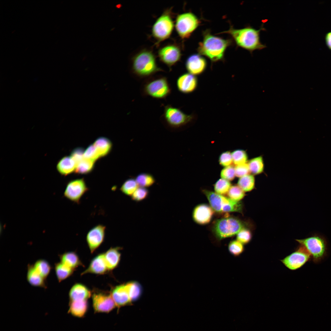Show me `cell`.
<instances>
[{
    "label": "cell",
    "mask_w": 331,
    "mask_h": 331,
    "mask_svg": "<svg viewBox=\"0 0 331 331\" xmlns=\"http://www.w3.org/2000/svg\"><path fill=\"white\" fill-rule=\"evenodd\" d=\"M163 115L167 124L173 127L185 125L194 118L193 115L187 114L179 108L170 105L165 106Z\"/></svg>",
    "instance_id": "cell-10"
},
{
    "label": "cell",
    "mask_w": 331,
    "mask_h": 331,
    "mask_svg": "<svg viewBox=\"0 0 331 331\" xmlns=\"http://www.w3.org/2000/svg\"><path fill=\"white\" fill-rule=\"evenodd\" d=\"M85 150L82 147H77L73 150L70 156L76 162L77 165L84 158Z\"/></svg>",
    "instance_id": "cell-46"
},
{
    "label": "cell",
    "mask_w": 331,
    "mask_h": 331,
    "mask_svg": "<svg viewBox=\"0 0 331 331\" xmlns=\"http://www.w3.org/2000/svg\"><path fill=\"white\" fill-rule=\"evenodd\" d=\"M126 284L131 301L138 299L142 292V287L140 284L135 281L128 282Z\"/></svg>",
    "instance_id": "cell-36"
},
{
    "label": "cell",
    "mask_w": 331,
    "mask_h": 331,
    "mask_svg": "<svg viewBox=\"0 0 331 331\" xmlns=\"http://www.w3.org/2000/svg\"><path fill=\"white\" fill-rule=\"evenodd\" d=\"M246 223L240 219L233 217H226L218 219L214 223L212 231L218 240L237 234L242 229L247 228Z\"/></svg>",
    "instance_id": "cell-4"
},
{
    "label": "cell",
    "mask_w": 331,
    "mask_h": 331,
    "mask_svg": "<svg viewBox=\"0 0 331 331\" xmlns=\"http://www.w3.org/2000/svg\"><path fill=\"white\" fill-rule=\"evenodd\" d=\"M235 176L239 178L250 173L247 162L236 166L235 167Z\"/></svg>",
    "instance_id": "cell-45"
},
{
    "label": "cell",
    "mask_w": 331,
    "mask_h": 331,
    "mask_svg": "<svg viewBox=\"0 0 331 331\" xmlns=\"http://www.w3.org/2000/svg\"><path fill=\"white\" fill-rule=\"evenodd\" d=\"M198 84L197 77L189 73L182 74L177 80V86L181 92L188 94L192 93L196 89Z\"/></svg>",
    "instance_id": "cell-16"
},
{
    "label": "cell",
    "mask_w": 331,
    "mask_h": 331,
    "mask_svg": "<svg viewBox=\"0 0 331 331\" xmlns=\"http://www.w3.org/2000/svg\"><path fill=\"white\" fill-rule=\"evenodd\" d=\"M120 247L111 248L104 253V259L108 270H112L118 265L120 258Z\"/></svg>",
    "instance_id": "cell-24"
},
{
    "label": "cell",
    "mask_w": 331,
    "mask_h": 331,
    "mask_svg": "<svg viewBox=\"0 0 331 331\" xmlns=\"http://www.w3.org/2000/svg\"><path fill=\"white\" fill-rule=\"evenodd\" d=\"M203 34V39L199 43L198 48L199 54L206 56L213 62L223 60L231 41L215 36L208 30L204 32Z\"/></svg>",
    "instance_id": "cell-2"
},
{
    "label": "cell",
    "mask_w": 331,
    "mask_h": 331,
    "mask_svg": "<svg viewBox=\"0 0 331 331\" xmlns=\"http://www.w3.org/2000/svg\"><path fill=\"white\" fill-rule=\"evenodd\" d=\"M160 60L167 65L170 69L181 59V53L178 46L169 44L161 48L158 52Z\"/></svg>",
    "instance_id": "cell-14"
},
{
    "label": "cell",
    "mask_w": 331,
    "mask_h": 331,
    "mask_svg": "<svg viewBox=\"0 0 331 331\" xmlns=\"http://www.w3.org/2000/svg\"><path fill=\"white\" fill-rule=\"evenodd\" d=\"M92 304L95 313H108L116 307L111 294L96 292L92 296Z\"/></svg>",
    "instance_id": "cell-13"
},
{
    "label": "cell",
    "mask_w": 331,
    "mask_h": 331,
    "mask_svg": "<svg viewBox=\"0 0 331 331\" xmlns=\"http://www.w3.org/2000/svg\"><path fill=\"white\" fill-rule=\"evenodd\" d=\"M296 240L307 251L315 263L321 262L327 255V243L325 239L320 235H313Z\"/></svg>",
    "instance_id": "cell-5"
},
{
    "label": "cell",
    "mask_w": 331,
    "mask_h": 331,
    "mask_svg": "<svg viewBox=\"0 0 331 331\" xmlns=\"http://www.w3.org/2000/svg\"><path fill=\"white\" fill-rule=\"evenodd\" d=\"M265 30L262 25L258 29L250 26L240 29L231 27L222 33L230 34L238 47L252 54L254 51L262 50L266 47L260 40L261 32Z\"/></svg>",
    "instance_id": "cell-1"
},
{
    "label": "cell",
    "mask_w": 331,
    "mask_h": 331,
    "mask_svg": "<svg viewBox=\"0 0 331 331\" xmlns=\"http://www.w3.org/2000/svg\"><path fill=\"white\" fill-rule=\"evenodd\" d=\"M84 158L95 162L101 158V157L96 147L93 144L89 145L85 150Z\"/></svg>",
    "instance_id": "cell-42"
},
{
    "label": "cell",
    "mask_w": 331,
    "mask_h": 331,
    "mask_svg": "<svg viewBox=\"0 0 331 331\" xmlns=\"http://www.w3.org/2000/svg\"><path fill=\"white\" fill-rule=\"evenodd\" d=\"M214 211L211 206L205 204L196 206L194 209L192 214L193 220L197 223L205 225L211 221Z\"/></svg>",
    "instance_id": "cell-18"
},
{
    "label": "cell",
    "mask_w": 331,
    "mask_h": 331,
    "mask_svg": "<svg viewBox=\"0 0 331 331\" xmlns=\"http://www.w3.org/2000/svg\"><path fill=\"white\" fill-rule=\"evenodd\" d=\"M36 270L45 280L49 275L51 267L46 260L40 259L37 260L33 264Z\"/></svg>",
    "instance_id": "cell-31"
},
{
    "label": "cell",
    "mask_w": 331,
    "mask_h": 331,
    "mask_svg": "<svg viewBox=\"0 0 331 331\" xmlns=\"http://www.w3.org/2000/svg\"><path fill=\"white\" fill-rule=\"evenodd\" d=\"M227 195L229 198L236 201H240L245 195V192L238 185L231 186Z\"/></svg>",
    "instance_id": "cell-38"
},
{
    "label": "cell",
    "mask_w": 331,
    "mask_h": 331,
    "mask_svg": "<svg viewBox=\"0 0 331 331\" xmlns=\"http://www.w3.org/2000/svg\"><path fill=\"white\" fill-rule=\"evenodd\" d=\"M89 190L83 178L76 179L67 184L64 196L70 200L79 204L82 197Z\"/></svg>",
    "instance_id": "cell-11"
},
{
    "label": "cell",
    "mask_w": 331,
    "mask_h": 331,
    "mask_svg": "<svg viewBox=\"0 0 331 331\" xmlns=\"http://www.w3.org/2000/svg\"><path fill=\"white\" fill-rule=\"evenodd\" d=\"M93 145L96 147L101 157L106 156L110 152L112 143L107 138L100 137L95 141Z\"/></svg>",
    "instance_id": "cell-27"
},
{
    "label": "cell",
    "mask_w": 331,
    "mask_h": 331,
    "mask_svg": "<svg viewBox=\"0 0 331 331\" xmlns=\"http://www.w3.org/2000/svg\"><path fill=\"white\" fill-rule=\"evenodd\" d=\"M200 21L194 13L186 12L178 15L176 18L175 28L182 39L188 38L200 25Z\"/></svg>",
    "instance_id": "cell-8"
},
{
    "label": "cell",
    "mask_w": 331,
    "mask_h": 331,
    "mask_svg": "<svg viewBox=\"0 0 331 331\" xmlns=\"http://www.w3.org/2000/svg\"><path fill=\"white\" fill-rule=\"evenodd\" d=\"M106 229L105 226L99 224L92 228L87 232L86 239L91 253H93L103 242Z\"/></svg>",
    "instance_id": "cell-15"
},
{
    "label": "cell",
    "mask_w": 331,
    "mask_h": 331,
    "mask_svg": "<svg viewBox=\"0 0 331 331\" xmlns=\"http://www.w3.org/2000/svg\"><path fill=\"white\" fill-rule=\"evenodd\" d=\"M233 163L236 166L246 163L248 157L246 152L242 150H236L232 153Z\"/></svg>",
    "instance_id": "cell-37"
},
{
    "label": "cell",
    "mask_w": 331,
    "mask_h": 331,
    "mask_svg": "<svg viewBox=\"0 0 331 331\" xmlns=\"http://www.w3.org/2000/svg\"><path fill=\"white\" fill-rule=\"evenodd\" d=\"M138 185L135 179L131 178L126 180L121 185L120 190L124 194L131 196L138 188Z\"/></svg>",
    "instance_id": "cell-34"
},
{
    "label": "cell",
    "mask_w": 331,
    "mask_h": 331,
    "mask_svg": "<svg viewBox=\"0 0 331 331\" xmlns=\"http://www.w3.org/2000/svg\"><path fill=\"white\" fill-rule=\"evenodd\" d=\"M143 92L147 96L157 99L166 98L171 89L167 78L160 77L148 81L143 86Z\"/></svg>",
    "instance_id": "cell-9"
},
{
    "label": "cell",
    "mask_w": 331,
    "mask_h": 331,
    "mask_svg": "<svg viewBox=\"0 0 331 331\" xmlns=\"http://www.w3.org/2000/svg\"><path fill=\"white\" fill-rule=\"evenodd\" d=\"M77 164L70 156L63 158L58 162L57 169L62 175L67 176L75 172Z\"/></svg>",
    "instance_id": "cell-25"
},
{
    "label": "cell",
    "mask_w": 331,
    "mask_h": 331,
    "mask_svg": "<svg viewBox=\"0 0 331 331\" xmlns=\"http://www.w3.org/2000/svg\"><path fill=\"white\" fill-rule=\"evenodd\" d=\"M149 193V191L146 188L140 187L138 188L131 196V199L134 201L140 202L147 198Z\"/></svg>",
    "instance_id": "cell-40"
},
{
    "label": "cell",
    "mask_w": 331,
    "mask_h": 331,
    "mask_svg": "<svg viewBox=\"0 0 331 331\" xmlns=\"http://www.w3.org/2000/svg\"><path fill=\"white\" fill-rule=\"evenodd\" d=\"M185 64L188 73L196 76L200 74L205 71L207 63L205 59L201 55L194 54L188 58Z\"/></svg>",
    "instance_id": "cell-17"
},
{
    "label": "cell",
    "mask_w": 331,
    "mask_h": 331,
    "mask_svg": "<svg viewBox=\"0 0 331 331\" xmlns=\"http://www.w3.org/2000/svg\"><path fill=\"white\" fill-rule=\"evenodd\" d=\"M55 270L57 279L59 282H60L70 276L74 270L60 262L55 264Z\"/></svg>",
    "instance_id": "cell-29"
},
{
    "label": "cell",
    "mask_w": 331,
    "mask_h": 331,
    "mask_svg": "<svg viewBox=\"0 0 331 331\" xmlns=\"http://www.w3.org/2000/svg\"><path fill=\"white\" fill-rule=\"evenodd\" d=\"M211 207L217 212H236L242 213V204L229 198L207 190L203 191Z\"/></svg>",
    "instance_id": "cell-6"
},
{
    "label": "cell",
    "mask_w": 331,
    "mask_h": 331,
    "mask_svg": "<svg viewBox=\"0 0 331 331\" xmlns=\"http://www.w3.org/2000/svg\"><path fill=\"white\" fill-rule=\"evenodd\" d=\"M135 180L139 186L145 188L151 186L155 181L152 175L146 173L139 174L136 177Z\"/></svg>",
    "instance_id": "cell-33"
},
{
    "label": "cell",
    "mask_w": 331,
    "mask_h": 331,
    "mask_svg": "<svg viewBox=\"0 0 331 331\" xmlns=\"http://www.w3.org/2000/svg\"><path fill=\"white\" fill-rule=\"evenodd\" d=\"M252 238V233L250 230L247 228L242 229L237 234V240L243 245L249 243Z\"/></svg>",
    "instance_id": "cell-41"
},
{
    "label": "cell",
    "mask_w": 331,
    "mask_h": 331,
    "mask_svg": "<svg viewBox=\"0 0 331 331\" xmlns=\"http://www.w3.org/2000/svg\"><path fill=\"white\" fill-rule=\"evenodd\" d=\"M250 173L253 175L261 173L264 169L263 157L259 156L251 159L247 162Z\"/></svg>",
    "instance_id": "cell-28"
},
{
    "label": "cell",
    "mask_w": 331,
    "mask_h": 331,
    "mask_svg": "<svg viewBox=\"0 0 331 331\" xmlns=\"http://www.w3.org/2000/svg\"><path fill=\"white\" fill-rule=\"evenodd\" d=\"M311 259L310 254L300 245L295 252L280 261L289 269L295 270L301 268Z\"/></svg>",
    "instance_id": "cell-12"
},
{
    "label": "cell",
    "mask_w": 331,
    "mask_h": 331,
    "mask_svg": "<svg viewBox=\"0 0 331 331\" xmlns=\"http://www.w3.org/2000/svg\"><path fill=\"white\" fill-rule=\"evenodd\" d=\"M69 306L68 313L78 318L85 316L89 306L87 300L69 301Z\"/></svg>",
    "instance_id": "cell-23"
},
{
    "label": "cell",
    "mask_w": 331,
    "mask_h": 331,
    "mask_svg": "<svg viewBox=\"0 0 331 331\" xmlns=\"http://www.w3.org/2000/svg\"><path fill=\"white\" fill-rule=\"evenodd\" d=\"M111 294L118 308L130 304L131 302L126 283L116 287Z\"/></svg>",
    "instance_id": "cell-19"
},
{
    "label": "cell",
    "mask_w": 331,
    "mask_h": 331,
    "mask_svg": "<svg viewBox=\"0 0 331 331\" xmlns=\"http://www.w3.org/2000/svg\"><path fill=\"white\" fill-rule=\"evenodd\" d=\"M91 295V292L87 288L79 283L74 285L69 293L70 301L87 300Z\"/></svg>",
    "instance_id": "cell-21"
},
{
    "label": "cell",
    "mask_w": 331,
    "mask_h": 331,
    "mask_svg": "<svg viewBox=\"0 0 331 331\" xmlns=\"http://www.w3.org/2000/svg\"><path fill=\"white\" fill-rule=\"evenodd\" d=\"M325 41L327 46L331 50V32H328L326 34Z\"/></svg>",
    "instance_id": "cell-47"
},
{
    "label": "cell",
    "mask_w": 331,
    "mask_h": 331,
    "mask_svg": "<svg viewBox=\"0 0 331 331\" xmlns=\"http://www.w3.org/2000/svg\"><path fill=\"white\" fill-rule=\"evenodd\" d=\"M59 257L61 262L73 270L82 265L78 256L74 252L65 253L59 255Z\"/></svg>",
    "instance_id": "cell-26"
},
{
    "label": "cell",
    "mask_w": 331,
    "mask_h": 331,
    "mask_svg": "<svg viewBox=\"0 0 331 331\" xmlns=\"http://www.w3.org/2000/svg\"><path fill=\"white\" fill-rule=\"evenodd\" d=\"M220 176L222 178L228 181L233 180L236 176L235 167L231 166L225 167L221 171Z\"/></svg>",
    "instance_id": "cell-43"
},
{
    "label": "cell",
    "mask_w": 331,
    "mask_h": 331,
    "mask_svg": "<svg viewBox=\"0 0 331 331\" xmlns=\"http://www.w3.org/2000/svg\"><path fill=\"white\" fill-rule=\"evenodd\" d=\"M26 278L28 282L32 286L46 288V280L36 270L33 264H28Z\"/></svg>",
    "instance_id": "cell-22"
},
{
    "label": "cell",
    "mask_w": 331,
    "mask_h": 331,
    "mask_svg": "<svg viewBox=\"0 0 331 331\" xmlns=\"http://www.w3.org/2000/svg\"><path fill=\"white\" fill-rule=\"evenodd\" d=\"M231 184L229 181L223 178L218 180L214 185L215 192L220 195L227 194Z\"/></svg>",
    "instance_id": "cell-35"
},
{
    "label": "cell",
    "mask_w": 331,
    "mask_h": 331,
    "mask_svg": "<svg viewBox=\"0 0 331 331\" xmlns=\"http://www.w3.org/2000/svg\"><path fill=\"white\" fill-rule=\"evenodd\" d=\"M108 270L104 253H102L98 255L92 260L88 268L82 274L87 273L102 274Z\"/></svg>",
    "instance_id": "cell-20"
},
{
    "label": "cell",
    "mask_w": 331,
    "mask_h": 331,
    "mask_svg": "<svg viewBox=\"0 0 331 331\" xmlns=\"http://www.w3.org/2000/svg\"><path fill=\"white\" fill-rule=\"evenodd\" d=\"M131 69L133 73L140 78H146L163 70L157 65L155 57L149 50L144 49L132 58Z\"/></svg>",
    "instance_id": "cell-3"
},
{
    "label": "cell",
    "mask_w": 331,
    "mask_h": 331,
    "mask_svg": "<svg viewBox=\"0 0 331 331\" xmlns=\"http://www.w3.org/2000/svg\"><path fill=\"white\" fill-rule=\"evenodd\" d=\"M171 9L166 10L152 26V36L156 40L157 44L168 38L173 31L174 24Z\"/></svg>",
    "instance_id": "cell-7"
},
{
    "label": "cell",
    "mask_w": 331,
    "mask_h": 331,
    "mask_svg": "<svg viewBox=\"0 0 331 331\" xmlns=\"http://www.w3.org/2000/svg\"><path fill=\"white\" fill-rule=\"evenodd\" d=\"M95 162L84 158L77 165L75 172L78 174H87L91 172L94 167Z\"/></svg>",
    "instance_id": "cell-32"
},
{
    "label": "cell",
    "mask_w": 331,
    "mask_h": 331,
    "mask_svg": "<svg viewBox=\"0 0 331 331\" xmlns=\"http://www.w3.org/2000/svg\"><path fill=\"white\" fill-rule=\"evenodd\" d=\"M230 253L234 257H238L244 251L243 244L237 240L231 241L228 245Z\"/></svg>",
    "instance_id": "cell-39"
},
{
    "label": "cell",
    "mask_w": 331,
    "mask_h": 331,
    "mask_svg": "<svg viewBox=\"0 0 331 331\" xmlns=\"http://www.w3.org/2000/svg\"><path fill=\"white\" fill-rule=\"evenodd\" d=\"M219 162L223 166H230L233 162L231 153L228 151L222 153L219 157Z\"/></svg>",
    "instance_id": "cell-44"
},
{
    "label": "cell",
    "mask_w": 331,
    "mask_h": 331,
    "mask_svg": "<svg viewBox=\"0 0 331 331\" xmlns=\"http://www.w3.org/2000/svg\"><path fill=\"white\" fill-rule=\"evenodd\" d=\"M255 179L253 175L249 174L239 178L238 185L244 192L252 191L255 187Z\"/></svg>",
    "instance_id": "cell-30"
}]
</instances>
